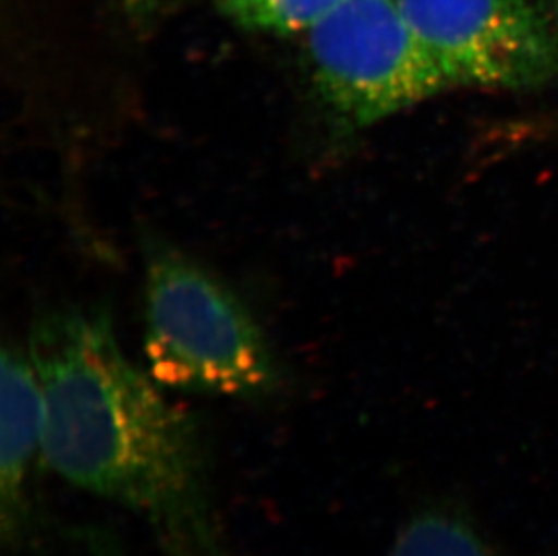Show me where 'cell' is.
<instances>
[{"label": "cell", "mask_w": 558, "mask_h": 556, "mask_svg": "<svg viewBox=\"0 0 558 556\" xmlns=\"http://www.w3.org/2000/svg\"><path fill=\"white\" fill-rule=\"evenodd\" d=\"M145 360L169 389L263 398L279 382L266 336L232 289L185 255L148 258Z\"/></svg>", "instance_id": "obj_2"}, {"label": "cell", "mask_w": 558, "mask_h": 556, "mask_svg": "<svg viewBox=\"0 0 558 556\" xmlns=\"http://www.w3.org/2000/svg\"><path fill=\"white\" fill-rule=\"evenodd\" d=\"M311 80L345 131H359L452 87L398 0H343L311 27Z\"/></svg>", "instance_id": "obj_3"}, {"label": "cell", "mask_w": 558, "mask_h": 556, "mask_svg": "<svg viewBox=\"0 0 558 556\" xmlns=\"http://www.w3.org/2000/svg\"><path fill=\"white\" fill-rule=\"evenodd\" d=\"M0 368V535L19 549L43 519L33 497V479L44 464L43 385L22 347L5 346Z\"/></svg>", "instance_id": "obj_5"}, {"label": "cell", "mask_w": 558, "mask_h": 556, "mask_svg": "<svg viewBox=\"0 0 558 556\" xmlns=\"http://www.w3.org/2000/svg\"><path fill=\"white\" fill-rule=\"evenodd\" d=\"M126 5L134 11H147L156 4V0H125Z\"/></svg>", "instance_id": "obj_8"}, {"label": "cell", "mask_w": 558, "mask_h": 556, "mask_svg": "<svg viewBox=\"0 0 558 556\" xmlns=\"http://www.w3.org/2000/svg\"><path fill=\"white\" fill-rule=\"evenodd\" d=\"M343 0H216L217 8L250 32H310Z\"/></svg>", "instance_id": "obj_7"}, {"label": "cell", "mask_w": 558, "mask_h": 556, "mask_svg": "<svg viewBox=\"0 0 558 556\" xmlns=\"http://www.w3.org/2000/svg\"><path fill=\"white\" fill-rule=\"evenodd\" d=\"M27 351L43 385L44 464L140 517L169 556H232L199 428L126 360L111 321L53 311Z\"/></svg>", "instance_id": "obj_1"}, {"label": "cell", "mask_w": 558, "mask_h": 556, "mask_svg": "<svg viewBox=\"0 0 558 556\" xmlns=\"http://www.w3.org/2000/svg\"><path fill=\"white\" fill-rule=\"evenodd\" d=\"M452 85L530 89L558 71V44L532 0H398Z\"/></svg>", "instance_id": "obj_4"}, {"label": "cell", "mask_w": 558, "mask_h": 556, "mask_svg": "<svg viewBox=\"0 0 558 556\" xmlns=\"http://www.w3.org/2000/svg\"><path fill=\"white\" fill-rule=\"evenodd\" d=\"M389 556L502 555L469 520L445 509H427L401 528Z\"/></svg>", "instance_id": "obj_6"}]
</instances>
